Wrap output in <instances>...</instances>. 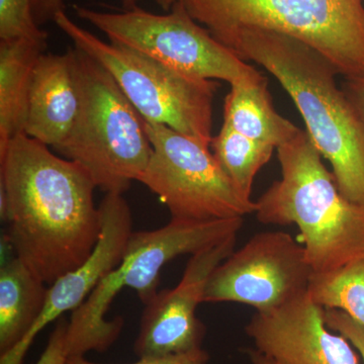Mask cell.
Listing matches in <instances>:
<instances>
[{
    "label": "cell",
    "instance_id": "cell-1",
    "mask_svg": "<svg viewBox=\"0 0 364 364\" xmlns=\"http://www.w3.org/2000/svg\"><path fill=\"white\" fill-rule=\"evenodd\" d=\"M90 174L25 133L0 150V215L14 256L47 286L83 264L102 231Z\"/></svg>",
    "mask_w": 364,
    "mask_h": 364
},
{
    "label": "cell",
    "instance_id": "cell-4",
    "mask_svg": "<svg viewBox=\"0 0 364 364\" xmlns=\"http://www.w3.org/2000/svg\"><path fill=\"white\" fill-rule=\"evenodd\" d=\"M67 51L80 109L68 138L55 151L82 166L105 195H123L139 181L152 155L145 121L97 60L75 46Z\"/></svg>",
    "mask_w": 364,
    "mask_h": 364
},
{
    "label": "cell",
    "instance_id": "cell-9",
    "mask_svg": "<svg viewBox=\"0 0 364 364\" xmlns=\"http://www.w3.org/2000/svg\"><path fill=\"white\" fill-rule=\"evenodd\" d=\"M152 155L139 182L168 208L173 219H228L253 214L256 202L240 195L210 146L163 124L145 122Z\"/></svg>",
    "mask_w": 364,
    "mask_h": 364
},
{
    "label": "cell",
    "instance_id": "cell-13",
    "mask_svg": "<svg viewBox=\"0 0 364 364\" xmlns=\"http://www.w3.org/2000/svg\"><path fill=\"white\" fill-rule=\"evenodd\" d=\"M98 208L102 231L95 250L81 267L59 277L48 287L40 318L23 341L0 355V364H23L33 340L46 326L82 305L100 280L121 263L133 233L131 208L123 195L116 193H107Z\"/></svg>",
    "mask_w": 364,
    "mask_h": 364
},
{
    "label": "cell",
    "instance_id": "cell-11",
    "mask_svg": "<svg viewBox=\"0 0 364 364\" xmlns=\"http://www.w3.org/2000/svg\"><path fill=\"white\" fill-rule=\"evenodd\" d=\"M237 235L191 255L181 282L158 291L144 309L134 344L139 359L158 358L202 349L205 327L196 317L215 268L234 252Z\"/></svg>",
    "mask_w": 364,
    "mask_h": 364
},
{
    "label": "cell",
    "instance_id": "cell-27",
    "mask_svg": "<svg viewBox=\"0 0 364 364\" xmlns=\"http://www.w3.org/2000/svg\"><path fill=\"white\" fill-rule=\"evenodd\" d=\"M178 1L179 0H156L157 4H159L163 11H171L172 6Z\"/></svg>",
    "mask_w": 364,
    "mask_h": 364
},
{
    "label": "cell",
    "instance_id": "cell-7",
    "mask_svg": "<svg viewBox=\"0 0 364 364\" xmlns=\"http://www.w3.org/2000/svg\"><path fill=\"white\" fill-rule=\"evenodd\" d=\"M53 21L75 47L109 72L144 121L210 146L218 81L191 77L143 53L105 42L74 23L65 11Z\"/></svg>",
    "mask_w": 364,
    "mask_h": 364
},
{
    "label": "cell",
    "instance_id": "cell-18",
    "mask_svg": "<svg viewBox=\"0 0 364 364\" xmlns=\"http://www.w3.org/2000/svg\"><path fill=\"white\" fill-rule=\"evenodd\" d=\"M210 148L235 188L247 200H251L255 176L277 150L272 145L242 135L225 122L219 134L213 136Z\"/></svg>",
    "mask_w": 364,
    "mask_h": 364
},
{
    "label": "cell",
    "instance_id": "cell-26",
    "mask_svg": "<svg viewBox=\"0 0 364 364\" xmlns=\"http://www.w3.org/2000/svg\"><path fill=\"white\" fill-rule=\"evenodd\" d=\"M247 355L252 364H277L270 360V359L265 358L264 355H262L256 349H247Z\"/></svg>",
    "mask_w": 364,
    "mask_h": 364
},
{
    "label": "cell",
    "instance_id": "cell-17",
    "mask_svg": "<svg viewBox=\"0 0 364 364\" xmlns=\"http://www.w3.org/2000/svg\"><path fill=\"white\" fill-rule=\"evenodd\" d=\"M47 284L16 256L0 269V355L25 339L44 310Z\"/></svg>",
    "mask_w": 364,
    "mask_h": 364
},
{
    "label": "cell",
    "instance_id": "cell-6",
    "mask_svg": "<svg viewBox=\"0 0 364 364\" xmlns=\"http://www.w3.org/2000/svg\"><path fill=\"white\" fill-rule=\"evenodd\" d=\"M191 18L222 42L245 28L306 43L345 78L364 76V0H181Z\"/></svg>",
    "mask_w": 364,
    "mask_h": 364
},
{
    "label": "cell",
    "instance_id": "cell-21",
    "mask_svg": "<svg viewBox=\"0 0 364 364\" xmlns=\"http://www.w3.org/2000/svg\"><path fill=\"white\" fill-rule=\"evenodd\" d=\"M326 322L330 329L339 333L353 345L364 364V327L339 310H326Z\"/></svg>",
    "mask_w": 364,
    "mask_h": 364
},
{
    "label": "cell",
    "instance_id": "cell-22",
    "mask_svg": "<svg viewBox=\"0 0 364 364\" xmlns=\"http://www.w3.org/2000/svg\"><path fill=\"white\" fill-rule=\"evenodd\" d=\"M67 333L68 321L61 317L58 318V322L50 335L44 352L35 364H66L69 356L67 350Z\"/></svg>",
    "mask_w": 364,
    "mask_h": 364
},
{
    "label": "cell",
    "instance_id": "cell-23",
    "mask_svg": "<svg viewBox=\"0 0 364 364\" xmlns=\"http://www.w3.org/2000/svg\"><path fill=\"white\" fill-rule=\"evenodd\" d=\"M208 354L203 349L188 352V353L174 354L158 358L139 359L130 364H208ZM66 364H100L91 363L82 355L68 356Z\"/></svg>",
    "mask_w": 364,
    "mask_h": 364
},
{
    "label": "cell",
    "instance_id": "cell-10",
    "mask_svg": "<svg viewBox=\"0 0 364 364\" xmlns=\"http://www.w3.org/2000/svg\"><path fill=\"white\" fill-rule=\"evenodd\" d=\"M313 269L303 244L282 231L254 235L210 275L203 303H238L267 312L306 293Z\"/></svg>",
    "mask_w": 364,
    "mask_h": 364
},
{
    "label": "cell",
    "instance_id": "cell-5",
    "mask_svg": "<svg viewBox=\"0 0 364 364\" xmlns=\"http://www.w3.org/2000/svg\"><path fill=\"white\" fill-rule=\"evenodd\" d=\"M243 223V217L207 221L172 218L159 229L133 231L121 263L72 312L67 333L69 356L105 352L117 341L124 328V318L107 320L105 316L122 289H133L147 305L159 291L160 274L169 261L186 254L193 255L238 234Z\"/></svg>",
    "mask_w": 364,
    "mask_h": 364
},
{
    "label": "cell",
    "instance_id": "cell-25",
    "mask_svg": "<svg viewBox=\"0 0 364 364\" xmlns=\"http://www.w3.org/2000/svg\"><path fill=\"white\" fill-rule=\"evenodd\" d=\"M341 87L364 128V76L345 78Z\"/></svg>",
    "mask_w": 364,
    "mask_h": 364
},
{
    "label": "cell",
    "instance_id": "cell-19",
    "mask_svg": "<svg viewBox=\"0 0 364 364\" xmlns=\"http://www.w3.org/2000/svg\"><path fill=\"white\" fill-rule=\"evenodd\" d=\"M326 310H339L364 327V257L327 272H313L308 289Z\"/></svg>",
    "mask_w": 364,
    "mask_h": 364
},
{
    "label": "cell",
    "instance_id": "cell-20",
    "mask_svg": "<svg viewBox=\"0 0 364 364\" xmlns=\"http://www.w3.org/2000/svg\"><path fill=\"white\" fill-rule=\"evenodd\" d=\"M47 40L33 18L32 0H0V40Z\"/></svg>",
    "mask_w": 364,
    "mask_h": 364
},
{
    "label": "cell",
    "instance_id": "cell-24",
    "mask_svg": "<svg viewBox=\"0 0 364 364\" xmlns=\"http://www.w3.org/2000/svg\"><path fill=\"white\" fill-rule=\"evenodd\" d=\"M140 0H123L126 9L138 6ZM33 18L38 26L44 25L48 21H54L55 16L60 11H64L63 0H32Z\"/></svg>",
    "mask_w": 364,
    "mask_h": 364
},
{
    "label": "cell",
    "instance_id": "cell-2",
    "mask_svg": "<svg viewBox=\"0 0 364 364\" xmlns=\"http://www.w3.org/2000/svg\"><path fill=\"white\" fill-rule=\"evenodd\" d=\"M222 44L262 66L293 100L342 195L364 207V128L336 83L331 62L291 36L258 28L230 33Z\"/></svg>",
    "mask_w": 364,
    "mask_h": 364
},
{
    "label": "cell",
    "instance_id": "cell-15",
    "mask_svg": "<svg viewBox=\"0 0 364 364\" xmlns=\"http://www.w3.org/2000/svg\"><path fill=\"white\" fill-rule=\"evenodd\" d=\"M230 87L225 98L224 122L235 131L277 149L301 132L274 109L267 79L256 69Z\"/></svg>",
    "mask_w": 364,
    "mask_h": 364
},
{
    "label": "cell",
    "instance_id": "cell-16",
    "mask_svg": "<svg viewBox=\"0 0 364 364\" xmlns=\"http://www.w3.org/2000/svg\"><path fill=\"white\" fill-rule=\"evenodd\" d=\"M47 40H0V150L25 133L33 69Z\"/></svg>",
    "mask_w": 364,
    "mask_h": 364
},
{
    "label": "cell",
    "instance_id": "cell-14",
    "mask_svg": "<svg viewBox=\"0 0 364 364\" xmlns=\"http://www.w3.org/2000/svg\"><path fill=\"white\" fill-rule=\"evenodd\" d=\"M80 95L70 54H43L33 69L25 134L57 149L77 119Z\"/></svg>",
    "mask_w": 364,
    "mask_h": 364
},
{
    "label": "cell",
    "instance_id": "cell-8",
    "mask_svg": "<svg viewBox=\"0 0 364 364\" xmlns=\"http://www.w3.org/2000/svg\"><path fill=\"white\" fill-rule=\"evenodd\" d=\"M74 11L81 20L104 33L109 42L143 53L191 77L231 85L255 69L191 18L181 0L166 14L149 13L138 6L122 13L79 6Z\"/></svg>",
    "mask_w": 364,
    "mask_h": 364
},
{
    "label": "cell",
    "instance_id": "cell-3",
    "mask_svg": "<svg viewBox=\"0 0 364 364\" xmlns=\"http://www.w3.org/2000/svg\"><path fill=\"white\" fill-rule=\"evenodd\" d=\"M282 178L256 200L262 224H296L314 272L364 257V207L342 195L308 132L277 149Z\"/></svg>",
    "mask_w": 364,
    "mask_h": 364
},
{
    "label": "cell",
    "instance_id": "cell-12",
    "mask_svg": "<svg viewBox=\"0 0 364 364\" xmlns=\"http://www.w3.org/2000/svg\"><path fill=\"white\" fill-rule=\"evenodd\" d=\"M245 332L256 350L277 364H361L353 345L326 322V309L309 291L256 312Z\"/></svg>",
    "mask_w": 364,
    "mask_h": 364
}]
</instances>
